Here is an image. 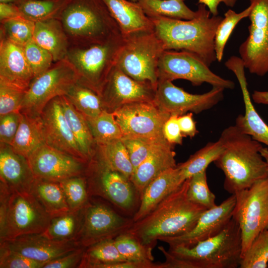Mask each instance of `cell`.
<instances>
[{
    "mask_svg": "<svg viewBox=\"0 0 268 268\" xmlns=\"http://www.w3.org/2000/svg\"><path fill=\"white\" fill-rule=\"evenodd\" d=\"M0 188V242L46 230L52 217L31 191Z\"/></svg>",
    "mask_w": 268,
    "mask_h": 268,
    "instance_id": "8992f818",
    "label": "cell"
},
{
    "mask_svg": "<svg viewBox=\"0 0 268 268\" xmlns=\"http://www.w3.org/2000/svg\"><path fill=\"white\" fill-rule=\"evenodd\" d=\"M0 176L10 191H30L35 179L27 159L4 143H0Z\"/></svg>",
    "mask_w": 268,
    "mask_h": 268,
    "instance_id": "cb8c5ba5",
    "label": "cell"
},
{
    "mask_svg": "<svg viewBox=\"0 0 268 268\" xmlns=\"http://www.w3.org/2000/svg\"><path fill=\"white\" fill-rule=\"evenodd\" d=\"M59 19L70 46L102 43L121 34L102 0H70Z\"/></svg>",
    "mask_w": 268,
    "mask_h": 268,
    "instance_id": "5b68a950",
    "label": "cell"
},
{
    "mask_svg": "<svg viewBox=\"0 0 268 268\" xmlns=\"http://www.w3.org/2000/svg\"><path fill=\"white\" fill-rule=\"evenodd\" d=\"M225 67L235 75L242 91L245 113L236 119L235 126L254 139L268 146V125L257 112L248 89L243 61L235 56L230 57L225 63Z\"/></svg>",
    "mask_w": 268,
    "mask_h": 268,
    "instance_id": "7402d4cb",
    "label": "cell"
},
{
    "mask_svg": "<svg viewBox=\"0 0 268 268\" xmlns=\"http://www.w3.org/2000/svg\"><path fill=\"white\" fill-rule=\"evenodd\" d=\"M84 207L52 217L42 234L54 240L76 241L82 224Z\"/></svg>",
    "mask_w": 268,
    "mask_h": 268,
    "instance_id": "1f68e13d",
    "label": "cell"
},
{
    "mask_svg": "<svg viewBox=\"0 0 268 268\" xmlns=\"http://www.w3.org/2000/svg\"><path fill=\"white\" fill-rule=\"evenodd\" d=\"M84 247H80L57 259L47 262L43 268H78L82 260Z\"/></svg>",
    "mask_w": 268,
    "mask_h": 268,
    "instance_id": "816d5d0a",
    "label": "cell"
},
{
    "mask_svg": "<svg viewBox=\"0 0 268 268\" xmlns=\"http://www.w3.org/2000/svg\"><path fill=\"white\" fill-rule=\"evenodd\" d=\"M64 116L81 153L87 162L92 160L95 143L85 116L65 95L60 96Z\"/></svg>",
    "mask_w": 268,
    "mask_h": 268,
    "instance_id": "f1b7e54d",
    "label": "cell"
},
{
    "mask_svg": "<svg viewBox=\"0 0 268 268\" xmlns=\"http://www.w3.org/2000/svg\"><path fill=\"white\" fill-rule=\"evenodd\" d=\"M32 39L51 54L54 63L66 58L70 44L59 19L36 22Z\"/></svg>",
    "mask_w": 268,
    "mask_h": 268,
    "instance_id": "83f0119b",
    "label": "cell"
},
{
    "mask_svg": "<svg viewBox=\"0 0 268 268\" xmlns=\"http://www.w3.org/2000/svg\"><path fill=\"white\" fill-rule=\"evenodd\" d=\"M114 243L120 254L127 261H153L152 248L143 245L127 231L115 238Z\"/></svg>",
    "mask_w": 268,
    "mask_h": 268,
    "instance_id": "b9f144b4",
    "label": "cell"
},
{
    "mask_svg": "<svg viewBox=\"0 0 268 268\" xmlns=\"http://www.w3.org/2000/svg\"><path fill=\"white\" fill-rule=\"evenodd\" d=\"M30 191L52 217L69 211L59 182L35 179Z\"/></svg>",
    "mask_w": 268,
    "mask_h": 268,
    "instance_id": "f546056e",
    "label": "cell"
},
{
    "mask_svg": "<svg viewBox=\"0 0 268 268\" xmlns=\"http://www.w3.org/2000/svg\"><path fill=\"white\" fill-rule=\"evenodd\" d=\"M223 150L224 147L219 139L208 142L192 155L186 161L178 165L183 179L186 180L198 173L206 170L208 165L219 157Z\"/></svg>",
    "mask_w": 268,
    "mask_h": 268,
    "instance_id": "8d00e7d4",
    "label": "cell"
},
{
    "mask_svg": "<svg viewBox=\"0 0 268 268\" xmlns=\"http://www.w3.org/2000/svg\"><path fill=\"white\" fill-rule=\"evenodd\" d=\"M164 51L154 31L136 34L124 38L116 64L133 79L149 82L156 88L158 63Z\"/></svg>",
    "mask_w": 268,
    "mask_h": 268,
    "instance_id": "ba28073f",
    "label": "cell"
},
{
    "mask_svg": "<svg viewBox=\"0 0 268 268\" xmlns=\"http://www.w3.org/2000/svg\"><path fill=\"white\" fill-rule=\"evenodd\" d=\"M65 96L85 117H96L105 110L100 96L78 81Z\"/></svg>",
    "mask_w": 268,
    "mask_h": 268,
    "instance_id": "74e56055",
    "label": "cell"
},
{
    "mask_svg": "<svg viewBox=\"0 0 268 268\" xmlns=\"http://www.w3.org/2000/svg\"><path fill=\"white\" fill-rule=\"evenodd\" d=\"M90 162L91 175L86 181L89 195L101 197L125 211H133L138 194L131 180L98 160Z\"/></svg>",
    "mask_w": 268,
    "mask_h": 268,
    "instance_id": "2e32d148",
    "label": "cell"
},
{
    "mask_svg": "<svg viewBox=\"0 0 268 268\" xmlns=\"http://www.w3.org/2000/svg\"><path fill=\"white\" fill-rule=\"evenodd\" d=\"M235 202V195H231L219 205L204 210L191 231L179 236L163 237L159 240L169 246L192 247L212 237L221 232L231 220Z\"/></svg>",
    "mask_w": 268,
    "mask_h": 268,
    "instance_id": "d6986e66",
    "label": "cell"
},
{
    "mask_svg": "<svg viewBox=\"0 0 268 268\" xmlns=\"http://www.w3.org/2000/svg\"><path fill=\"white\" fill-rule=\"evenodd\" d=\"M249 35L239 48L245 67L262 76L268 73V0H250Z\"/></svg>",
    "mask_w": 268,
    "mask_h": 268,
    "instance_id": "4fadbf2b",
    "label": "cell"
},
{
    "mask_svg": "<svg viewBox=\"0 0 268 268\" xmlns=\"http://www.w3.org/2000/svg\"><path fill=\"white\" fill-rule=\"evenodd\" d=\"M184 0V1L185 0Z\"/></svg>",
    "mask_w": 268,
    "mask_h": 268,
    "instance_id": "6125c7cd",
    "label": "cell"
},
{
    "mask_svg": "<svg viewBox=\"0 0 268 268\" xmlns=\"http://www.w3.org/2000/svg\"><path fill=\"white\" fill-rule=\"evenodd\" d=\"M0 247L18 253L30 259L44 263L82 247L76 241L54 240L42 233L24 235L6 239L0 242Z\"/></svg>",
    "mask_w": 268,
    "mask_h": 268,
    "instance_id": "44dd1931",
    "label": "cell"
},
{
    "mask_svg": "<svg viewBox=\"0 0 268 268\" xmlns=\"http://www.w3.org/2000/svg\"><path fill=\"white\" fill-rule=\"evenodd\" d=\"M173 145L168 142L156 147L134 170L130 179L139 196L146 186L166 170L176 166Z\"/></svg>",
    "mask_w": 268,
    "mask_h": 268,
    "instance_id": "484cf974",
    "label": "cell"
},
{
    "mask_svg": "<svg viewBox=\"0 0 268 268\" xmlns=\"http://www.w3.org/2000/svg\"><path fill=\"white\" fill-rule=\"evenodd\" d=\"M178 123L183 137H194L198 131L196 122L194 120L193 113L189 112L180 115L178 117Z\"/></svg>",
    "mask_w": 268,
    "mask_h": 268,
    "instance_id": "db71d44e",
    "label": "cell"
},
{
    "mask_svg": "<svg viewBox=\"0 0 268 268\" xmlns=\"http://www.w3.org/2000/svg\"><path fill=\"white\" fill-rule=\"evenodd\" d=\"M234 195L232 218L241 231L242 258L254 239L268 229V177Z\"/></svg>",
    "mask_w": 268,
    "mask_h": 268,
    "instance_id": "30bf717a",
    "label": "cell"
},
{
    "mask_svg": "<svg viewBox=\"0 0 268 268\" xmlns=\"http://www.w3.org/2000/svg\"><path fill=\"white\" fill-rule=\"evenodd\" d=\"M268 266V229L261 232L242 257L240 268H266Z\"/></svg>",
    "mask_w": 268,
    "mask_h": 268,
    "instance_id": "7bdbcfd3",
    "label": "cell"
},
{
    "mask_svg": "<svg viewBox=\"0 0 268 268\" xmlns=\"http://www.w3.org/2000/svg\"><path fill=\"white\" fill-rule=\"evenodd\" d=\"M78 81L74 67L66 59L55 62L47 70L33 79L25 92L20 113L38 117L50 101L66 95Z\"/></svg>",
    "mask_w": 268,
    "mask_h": 268,
    "instance_id": "9c48e42d",
    "label": "cell"
},
{
    "mask_svg": "<svg viewBox=\"0 0 268 268\" xmlns=\"http://www.w3.org/2000/svg\"><path fill=\"white\" fill-rule=\"evenodd\" d=\"M179 116L171 115L163 128V134L166 140L172 145L182 144L183 136L178 123Z\"/></svg>",
    "mask_w": 268,
    "mask_h": 268,
    "instance_id": "f5cc1de1",
    "label": "cell"
},
{
    "mask_svg": "<svg viewBox=\"0 0 268 268\" xmlns=\"http://www.w3.org/2000/svg\"><path fill=\"white\" fill-rule=\"evenodd\" d=\"M252 98L257 104L268 106V91L255 90L252 94Z\"/></svg>",
    "mask_w": 268,
    "mask_h": 268,
    "instance_id": "6f0895ef",
    "label": "cell"
},
{
    "mask_svg": "<svg viewBox=\"0 0 268 268\" xmlns=\"http://www.w3.org/2000/svg\"><path fill=\"white\" fill-rule=\"evenodd\" d=\"M98 145L99 154L98 161L130 180L134 168L122 139Z\"/></svg>",
    "mask_w": 268,
    "mask_h": 268,
    "instance_id": "d6a6232c",
    "label": "cell"
},
{
    "mask_svg": "<svg viewBox=\"0 0 268 268\" xmlns=\"http://www.w3.org/2000/svg\"><path fill=\"white\" fill-rule=\"evenodd\" d=\"M26 91L0 80V116L20 111Z\"/></svg>",
    "mask_w": 268,
    "mask_h": 268,
    "instance_id": "7dc6e473",
    "label": "cell"
},
{
    "mask_svg": "<svg viewBox=\"0 0 268 268\" xmlns=\"http://www.w3.org/2000/svg\"><path fill=\"white\" fill-rule=\"evenodd\" d=\"M137 2L149 18L190 20L197 14L196 11L190 9L183 0H139Z\"/></svg>",
    "mask_w": 268,
    "mask_h": 268,
    "instance_id": "836d02e7",
    "label": "cell"
},
{
    "mask_svg": "<svg viewBox=\"0 0 268 268\" xmlns=\"http://www.w3.org/2000/svg\"><path fill=\"white\" fill-rule=\"evenodd\" d=\"M219 139L224 150L214 163L224 174L227 192L234 195L268 177V166L260 152L261 143L235 125L225 129Z\"/></svg>",
    "mask_w": 268,
    "mask_h": 268,
    "instance_id": "7a4b0ae2",
    "label": "cell"
},
{
    "mask_svg": "<svg viewBox=\"0 0 268 268\" xmlns=\"http://www.w3.org/2000/svg\"><path fill=\"white\" fill-rule=\"evenodd\" d=\"M156 88L151 83L136 80L116 65L100 92L105 110L113 113L122 106L138 101H153Z\"/></svg>",
    "mask_w": 268,
    "mask_h": 268,
    "instance_id": "e0dca14e",
    "label": "cell"
},
{
    "mask_svg": "<svg viewBox=\"0 0 268 268\" xmlns=\"http://www.w3.org/2000/svg\"><path fill=\"white\" fill-rule=\"evenodd\" d=\"M21 118L20 111L0 116V141L10 145L14 139Z\"/></svg>",
    "mask_w": 268,
    "mask_h": 268,
    "instance_id": "f907efd6",
    "label": "cell"
},
{
    "mask_svg": "<svg viewBox=\"0 0 268 268\" xmlns=\"http://www.w3.org/2000/svg\"><path fill=\"white\" fill-rule=\"evenodd\" d=\"M122 140L127 149L134 170L156 147L167 142L154 141L129 137H123Z\"/></svg>",
    "mask_w": 268,
    "mask_h": 268,
    "instance_id": "c3c4849f",
    "label": "cell"
},
{
    "mask_svg": "<svg viewBox=\"0 0 268 268\" xmlns=\"http://www.w3.org/2000/svg\"><path fill=\"white\" fill-rule=\"evenodd\" d=\"M113 113L123 137L167 141L163 128L170 115L161 110L153 101L128 104Z\"/></svg>",
    "mask_w": 268,
    "mask_h": 268,
    "instance_id": "7c38bea8",
    "label": "cell"
},
{
    "mask_svg": "<svg viewBox=\"0 0 268 268\" xmlns=\"http://www.w3.org/2000/svg\"><path fill=\"white\" fill-rule=\"evenodd\" d=\"M85 118L97 145L123 138V134L113 113L104 110L96 117Z\"/></svg>",
    "mask_w": 268,
    "mask_h": 268,
    "instance_id": "f35d334b",
    "label": "cell"
},
{
    "mask_svg": "<svg viewBox=\"0 0 268 268\" xmlns=\"http://www.w3.org/2000/svg\"><path fill=\"white\" fill-rule=\"evenodd\" d=\"M158 79L189 81L194 86L207 83L212 87L233 89L234 82L213 72L198 55L187 51L165 50L158 66Z\"/></svg>",
    "mask_w": 268,
    "mask_h": 268,
    "instance_id": "8fae6325",
    "label": "cell"
},
{
    "mask_svg": "<svg viewBox=\"0 0 268 268\" xmlns=\"http://www.w3.org/2000/svg\"><path fill=\"white\" fill-rule=\"evenodd\" d=\"M224 90L212 87L207 92L192 94L176 86L171 81L158 79L153 101L161 110L170 115L180 116L189 112L199 114L221 101Z\"/></svg>",
    "mask_w": 268,
    "mask_h": 268,
    "instance_id": "5bb4252c",
    "label": "cell"
},
{
    "mask_svg": "<svg viewBox=\"0 0 268 268\" xmlns=\"http://www.w3.org/2000/svg\"><path fill=\"white\" fill-rule=\"evenodd\" d=\"M129 0L131 1H133V2H138L139 0Z\"/></svg>",
    "mask_w": 268,
    "mask_h": 268,
    "instance_id": "94428289",
    "label": "cell"
},
{
    "mask_svg": "<svg viewBox=\"0 0 268 268\" xmlns=\"http://www.w3.org/2000/svg\"><path fill=\"white\" fill-rule=\"evenodd\" d=\"M251 8L250 4L240 12L229 9L224 13V17L219 24L214 37V49L218 62L222 60L225 46L235 27L241 20L248 17Z\"/></svg>",
    "mask_w": 268,
    "mask_h": 268,
    "instance_id": "ab89813d",
    "label": "cell"
},
{
    "mask_svg": "<svg viewBox=\"0 0 268 268\" xmlns=\"http://www.w3.org/2000/svg\"><path fill=\"white\" fill-rule=\"evenodd\" d=\"M187 197L191 201L206 209L216 205L215 195L210 191L207 185L206 170L189 178Z\"/></svg>",
    "mask_w": 268,
    "mask_h": 268,
    "instance_id": "f6af8a7d",
    "label": "cell"
},
{
    "mask_svg": "<svg viewBox=\"0 0 268 268\" xmlns=\"http://www.w3.org/2000/svg\"><path fill=\"white\" fill-rule=\"evenodd\" d=\"M124 38L154 31L151 20L139 3L129 0H102Z\"/></svg>",
    "mask_w": 268,
    "mask_h": 268,
    "instance_id": "d4e9b609",
    "label": "cell"
},
{
    "mask_svg": "<svg viewBox=\"0 0 268 268\" xmlns=\"http://www.w3.org/2000/svg\"><path fill=\"white\" fill-rule=\"evenodd\" d=\"M23 48L34 78L45 72L54 63L51 54L33 39L27 42Z\"/></svg>",
    "mask_w": 268,
    "mask_h": 268,
    "instance_id": "bcb514c9",
    "label": "cell"
},
{
    "mask_svg": "<svg viewBox=\"0 0 268 268\" xmlns=\"http://www.w3.org/2000/svg\"><path fill=\"white\" fill-rule=\"evenodd\" d=\"M260 152L266 161L268 166V148L263 147L260 150Z\"/></svg>",
    "mask_w": 268,
    "mask_h": 268,
    "instance_id": "680465c9",
    "label": "cell"
},
{
    "mask_svg": "<svg viewBox=\"0 0 268 268\" xmlns=\"http://www.w3.org/2000/svg\"><path fill=\"white\" fill-rule=\"evenodd\" d=\"M185 181L178 165L163 172L152 181L140 197L139 207L132 218L134 222L147 215Z\"/></svg>",
    "mask_w": 268,
    "mask_h": 268,
    "instance_id": "4316f807",
    "label": "cell"
},
{
    "mask_svg": "<svg viewBox=\"0 0 268 268\" xmlns=\"http://www.w3.org/2000/svg\"><path fill=\"white\" fill-rule=\"evenodd\" d=\"M133 218L119 214L104 203L90 201L84 207L82 224L76 239L86 248L101 241L114 239L128 230Z\"/></svg>",
    "mask_w": 268,
    "mask_h": 268,
    "instance_id": "9a60e30c",
    "label": "cell"
},
{
    "mask_svg": "<svg viewBox=\"0 0 268 268\" xmlns=\"http://www.w3.org/2000/svg\"><path fill=\"white\" fill-rule=\"evenodd\" d=\"M35 22L22 16L0 22V38L23 46L33 38Z\"/></svg>",
    "mask_w": 268,
    "mask_h": 268,
    "instance_id": "60d3db41",
    "label": "cell"
},
{
    "mask_svg": "<svg viewBox=\"0 0 268 268\" xmlns=\"http://www.w3.org/2000/svg\"><path fill=\"white\" fill-rule=\"evenodd\" d=\"M0 40V80L27 90L34 77L23 46Z\"/></svg>",
    "mask_w": 268,
    "mask_h": 268,
    "instance_id": "603a6c76",
    "label": "cell"
},
{
    "mask_svg": "<svg viewBox=\"0 0 268 268\" xmlns=\"http://www.w3.org/2000/svg\"><path fill=\"white\" fill-rule=\"evenodd\" d=\"M126 260L116 247L114 239L101 241L85 248L79 268H101Z\"/></svg>",
    "mask_w": 268,
    "mask_h": 268,
    "instance_id": "e575fe53",
    "label": "cell"
},
{
    "mask_svg": "<svg viewBox=\"0 0 268 268\" xmlns=\"http://www.w3.org/2000/svg\"><path fill=\"white\" fill-rule=\"evenodd\" d=\"M190 20L163 17L150 18L154 32L165 50L187 51L198 55L209 67L216 61L214 37L223 17L210 16L206 6L200 4Z\"/></svg>",
    "mask_w": 268,
    "mask_h": 268,
    "instance_id": "3957f363",
    "label": "cell"
},
{
    "mask_svg": "<svg viewBox=\"0 0 268 268\" xmlns=\"http://www.w3.org/2000/svg\"><path fill=\"white\" fill-rule=\"evenodd\" d=\"M45 263L0 247V268H43Z\"/></svg>",
    "mask_w": 268,
    "mask_h": 268,
    "instance_id": "681fc988",
    "label": "cell"
},
{
    "mask_svg": "<svg viewBox=\"0 0 268 268\" xmlns=\"http://www.w3.org/2000/svg\"><path fill=\"white\" fill-rule=\"evenodd\" d=\"M242 238L238 224L231 219L217 235L192 247L169 246L160 251L166 261L163 268H237L242 254Z\"/></svg>",
    "mask_w": 268,
    "mask_h": 268,
    "instance_id": "277c9868",
    "label": "cell"
},
{
    "mask_svg": "<svg viewBox=\"0 0 268 268\" xmlns=\"http://www.w3.org/2000/svg\"><path fill=\"white\" fill-rule=\"evenodd\" d=\"M45 143L85 163L65 118L60 96L50 101L38 117Z\"/></svg>",
    "mask_w": 268,
    "mask_h": 268,
    "instance_id": "ffe728a7",
    "label": "cell"
},
{
    "mask_svg": "<svg viewBox=\"0 0 268 268\" xmlns=\"http://www.w3.org/2000/svg\"><path fill=\"white\" fill-rule=\"evenodd\" d=\"M70 0H22L18 4L22 17L35 22L58 18Z\"/></svg>",
    "mask_w": 268,
    "mask_h": 268,
    "instance_id": "d590c367",
    "label": "cell"
},
{
    "mask_svg": "<svg viewBox=\"0 0 268 268\" xmlns=\"http://www.w3.org/2000/svg\"><path fill=\"white\" fill-rule=\"evenodd\" d=\"M238 0H198L199 4H204L206 6L211 14L213 16L218 15V7L220 3H223L226 6L233 7Z\"/></svg>",
    "mask_w": 268,
    "mask_h": 268,
    "instance_id": "9f6ffc18",
    "label": "cell"
},
{
    "mask_svg": "<svg viewBox=\"0 0 268 268\" xmlns=\"http://www.w3.org/2000/svg\"><path fill=\"white\" fill-rule=\"evenodd\" d=\"M189 182V178L144 217L134 222L126 231L143 245L153 248L161 238L191 231L206 209L188 199Z\"/></svg>",
    "mask_w": 268,
    "mask_h": 268,
    "instance_id": "6da1fadb",
    "label": "cell"
},
{
    "mask_svg": "<svg viewBox=\"0 0 268 268\" xmlns=\"http://www.w3.org/2000/svg\"><path fill=\"white\" fill-rule=\"evenodd\" d=\"M70 211L84 207L89 202L87 181L81 176L72 177L59 182Z\"/></svg>",
    "mask_w": 268,
    "mask_h": 268,
    "instance_id": "ee69618b",
    "label": "cell"
},
{
    "mask_svg": "<svg viewBox=\"0 0 268 268\" xmlns=\"http://www.w3.org/2000/svg\"><path fill=\"white\" fill-rule=\"evenodd\" d=\"M27 159L35 179L58 182L81 176L85 163L46 143L36 148Z\"/></svg>",
    "mask_w": 268,
    "mask_h": 268,
    "instance_id": "ac0fdd59",
    "label": "cell"
},
{
    "mask_svg": "<svg viewBox=\"0 0 268 268\" xmlns=\"http://www.w3.org/2000/svg\"><path fill=\"white\" fill-rule=\"evenodd\" d=\"M21 16L16 4L0 2V21Z\"/></svg>",
    "mask_w": 268,
    "mask_h": 268,
    "instance_id": "11a10c76",
    "label": "cell"
},
{
    "mask_svg": "<svg viewBox=\"0 0 268 268\" xmlns=\"http://www.w3.org/2000/svg\"><path fill=\"white\" fill-rule=\"evenodd\" d=\"M123 42V37L119 34L102 43L70 46L66 59L74 67L78 82L99 95L116 64Z\"/></svg>",
    "mask_w": 268,
    "mask_h": 268,
    "instance_id": "52a82bcc",
    "label": "cell"
},
{
    "mask_svg": "<svg viewBox=\"0 0 268 268\" xmlns=\"http://www.w3.org/2000/svg\"><path fill=\"white\" fill-rule=\"evenodd\" d=\"M21 0H0V2L12 3L17 4Z\"/></svg>",
    "mask_w": 268,
    "mask_h": 268,
    "instance_id": "91938a15",
    "label": "cell"
},
{
    "mask_svg": "<svg viewBox=\"0 0 268 268\" xmlns=\"http://www.w3.org/2000/svg\"><path fill=\"white\" fill-rule=\"evenodd\" d=\"M44 143H45L38 117L21 113L18 129L10 145L11 148L27 158Z\"/></svg>",
    "mask_w": 268,
    "mask_h": 268,
    "instance_id": "4dcf8cb0",
    "label": "cell"
}]
</instances>
